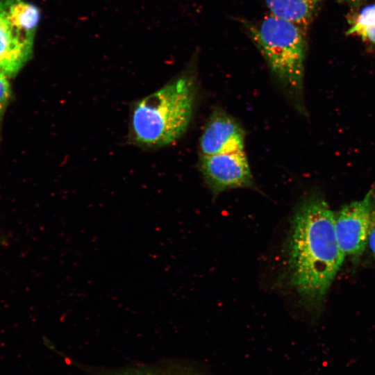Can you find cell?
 Wrapping results in <instances>:
<instances>
[{
	"label": "cell",
	"instance_id": "6da1fadb",
	"mask_svg": "<svg viewBox=\"0 0 375 375\" xmlns=\"http://www.w3.org/2000/svg\"><path fill=\"white\" fill-rule=\"evenodd\" d=\"M335 219L322 197L309 195L296 208L283 244V278L310 310L320 307L344 260Z\"/></svg>",
	"mask_w": 375,
	"mask_h": 375
},
{
	"label": "cell",
	"instance_id": "7a4b0ae2",
	"mask_svg": "<svg viewBox=\"0 0 375 375\" xmlns=\"http://www.w3.org/2000/svg\"><path fill=\"white\" fill-rule=\"evenodd\" d=\"M197 83L192 73L182 75L137 101L131 117V135L138 145L170 144L188 129L196 101Z\"/></svg>",
	"mask_w": 375,
	"mask_h": 375
},
{
	"label": "cell",
	"instance_id": "3957f363",
	"mask_svg": "<svg viewBox=\"0 0 375 375\" xmlns=\"http://www.w3.org/2000/svg\"><path fill=\"white\" fill-rule=\"evenodd\" d=\"M242 24L274 76L298 103L303 92L306 31L271 14L258 22L246 20Z\"/></svg>",
	"mask_w": 375,
	"mask_h": 375
},
{
	"label": "cell",
	"instance_id": "277c9868",
	"mask_svg": "<svg viewBox=\"0 0 375 375\" xmlns=\"http://www.w3.org/2000/svg\"><path fill=\"white\" fill-rule=\"evenodd\" d=\"M39 8L24 0H0V72L16 76L33 53Z\"/></svg>",
	"mask_w": 375,
	"mask_h": 375
},
{
	"label": "cell",
	"instance_id": "5b68a950",
	"mask_svg": "<svg viewBox=\"0 0 375 375\" xmlns=\"http://www.w3.org/2000/svg\"><path fill=\"white\" fill-rule=\"evenodd\" d=\"M374 227L375 189H371L363 199L342 207L335 217V233L345 256H361Z\"/></svg>",
	"mask_w": 375,
	"mask_h": 375
},
{
	"label": "cell",
	"instance_id": "8992f818",
	"mask_svg": "<svg viewBox=\"0 0 375 375\" xmlns=\"http://www.w3.org/2000/svg\"><path fill=\"white\" fill-rule=\"evenodd\" d=\"M199 169L213 197L228 190L253 185L244 149L201 156Z\"/></svg>",
	"mask_w": 375,
	"mask_h": 375
},
{
	"label": "cell",
	"instance_id": "52a82bcc",
	"mask_svg": "<svg viewBox=\"0 0 375 375\" xmlns=\"http://www.w3.org/2000/svg\"><path fill=\"white\" fill-rule=\"evenodd\" d=\"M244 131L237 120L222 108L210 114L199 140L201 156L244 149Z\"/></svg>",
	"mask_w": 375,
	"mask_h": 375
},
{
	"label": "cell",
	"instance_id": "ba28073f",
	"mask_svg": "<svg viewBox=\"0 0 375 375\" xmlns=\"http://www.w3.org/2000/svg\"><path fill=\"white\" fill-rule=\"evenodd\" d=\"M269 14L294 23L306 31L321 0H264Z\"/></svg>",
	"mask_w": 375,
	"mask_h": 375
},
{
	"label": "cell",
	"instance_id": "9c48e42d",
	"mask_svg": "<svg viewBox=\"0 0 375 375\" xmlns=\"http://www.w3.org/2000/svg\"><path fill=\"white\" fill-rule=\"evenodd\" d=\"M347 33L360 36L375 45V3L360 10Z\"/></svg>",
	"mask_w": 375,
	"mask_h": 375
},
{
	"label": "cell",
	"instance_id": "30bf717a",
	"mask_svg": "<svg viewBox=\"0 0 375 375\" xmlns=\"http://www.w3.org/2000/svg\"><path fill=\"white\" fill-rule=\"evenodd\" d=\"M117 375H196L185 370L172 368H140L122 371Z\"/></svg>",
	"mask_w": 375,
	"mask_h": 375
},
{
	"label": "cell",
	"instance_id": "8fae6325",
	"mask_svg": "<svg viewBox=\"0 0 375 375\" xmlns=\"http://www.w3.org/2000/svg\"><path fill=\"white\" fill-rule=\"evenodd\" d=\"M8 76L0 72V132L3 117L10 97L11 88Z\"/></svg>",
	"mask_w": 375,
	"mask_h": 375
},
{
	"label": "cell",
	"instance_id": "7c38bea8",
	"mask_svg": "<svg viewBox=\"0 0 375 375\" xmlns=\"http://www.w3.org/2000/svg\"><path fill=\"white\" fill-rule=\"evenodd\" d=\"M368 245L371 249V251L375 257V227L374 228L369 235L368 240Z\"/></svg>",
	"mask_w": 375,
	"mask_h": 375
},
{
	"label": "cell",
	"instance_id": "4fadbf2b",
	"mask_svg": "<svg viewBox=\"0 0 375 375\" xmlns=\"http://www.w3.org/2000/svg\"><path fill=\"white\" fill-rule=\"evenodd\" d=\"M342 2H345L351 4H357L365 0H340Z\"/></svg>",
	"mask_w": 375,
	"mask_h": 375
}]
</instances>
